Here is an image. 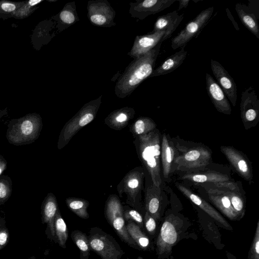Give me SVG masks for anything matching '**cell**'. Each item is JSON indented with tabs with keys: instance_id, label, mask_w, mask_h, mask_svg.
Listing matches in <instances>:
<instances>
[{
	"instance_id": "d4e9b609",
	"label": "cell",
	"mask_w": 259,
	"mask_h": 259,
	"mask_svg": "<svg viewBox=\"0 0 259 259\" xmlns=\"http://www.w3.org/2000/svg\"><path fill=\"white\" fill-rule=\"evenodd\" d=\"M185 46L182 47L180 51L170 56L158 68L154 69L150 77L167 74L178 68L187 57L188 52L185 50Z\"/></svg>"
},
{
	"instance_id": "f1b7e54d",
	"label": "cell",
	"mask_w": 259,
	"mask_h": 259,
	"mask_svg": "<svg viewBox=\"0 0 259 259\" xmlns=\"http://www.w3.org/2000/svg\"><path fill=\"white\" fill-rule=\"evenodd\" d=\"M156 128L154 121L148 117H139L131 125L130 131L134 137L147 134Z\"/></svg>"
},
{
	"instance_id": "44dd1931",
	"label": "cell",
	"mask_w": 259,
	"mask_h": 259,
	"mask_svg": "<svg viewBox=\"0 0 259 259\" xmlns=\"http://www.w3.org/2000/svg\"><path fill=\"white\" fill-rule=\"evenodd\" d=\"M184 18V14L179 15L177 11L159 17L156 20L152 32L164 31V41L170 37Z\"/></svg>"
},
{
	"instance_id": "4dcf8cb0",
	"label": "cell",
	"mask_w": 259,
	"mask_h": 259,
	"mask_svg": "<svg viewBox=\"0 0 259 259\" xmlns=\"http://www.w3.org/2000/svg\"><path fill=\"white\" fill-rule=\"evenodd\" d=\"M71 237L79 250V258L88 259L90 255L91 248L88 236L80 230H74Z\"/></svg>"
},
{
	"instance_id": "8d00e7d4",
	"label": "cell",
	"mask_w": 259,
	"mask_h": 259,
	"mask_svg": "<svg viewBox=\"0 0 259 259\" xmlns=\"http://www.w3.org/2000/svg\"><path fill=\"white\" fill-rule=\"evenodd\" d=\"M143 220L144 226L148 234L150 235H154L156 229V220L147 211L145 212Z\"/></svg>"
},
{
	"instance_id": "d6986e66",
	"label": "cell",
	"mask_w": 259,
	"mask_h": 259,
	"mask_svg": "<svg viewBox=\"0 0 259 259\" xmlns=\"http://www.w3.org/2000/svg\"><path fill=\"white\" fill-rule=\"evenodd\" d=\"M176 186L185 196L222 225L223 227L229 230L232 229L231 226L224 218L204 199L194 193L188 188L180 183H176Z\"/></svg>"
},
{
	"instance_id": "1f68e13d",
	"label": "cell",
	"mask_w": 259,
	"mask_h": 259,
	"mask_svg": "<svg viewBox=\"0 0 259 259\" xmlns=\"http://www.w3.org/2000/svg\"><path fill=\"white\" fill-rule=\"evenodd\" d=\"M54 226L57 242L60 246L65 248L68 236V229L66 223L61 216L59 209L57 210L55 215Z\"/></svg>"
},
{
	"instance_id": "9a60e30c",
	"label": "cell",
	"mask_w": 259,
	"mask_h": 259,
	"mask_svg": "<svg viewBox=\"0 0 259 259\" xmlns=\"http://www.w3.org/2000/svg\"><path fill=\"white\" fill-rule=\"evenodd\" d=\"M176 0L137 1L131 3L130 13L134 18L143 20L146 17L158 13L170 6Z\"/></svg>"
},
{
	"instance_id": "74e56055",
	"label": "cell",
	"mask_w": 259,
	"mask_h": 259,
	"mask_svg": "<svg viewBox=\"0 0 259 259\" xmlns=\"http://www.w3.org/2000/svg\"><path fill=\"white\" fill-rule=\"evenodd\" d=\"M11 189L5 181H0V204L5 202L9 197Z\"/></svg>"
},
{
	"instance_id": "3957f363",
	"label": "cell",
	"mask_w": 259,
	"mask_h": 259,
	"mask_svg": "<svg viewBox=\"0 0 259 259\" xmlns=\"http://www.w3.org/2000/svg\"><path fill=\"white\" fill-rule=\"evenodd\" d=\"M102 96L85 104L63 127L59 136L58 148L66 146L72 137L96 117L101 104Z\"/></svg>"
},
{
	"instance_id": "ba28073f",
	"label": "cell",
	"mask_w": 259,
	"mask_h": 259,
	"mask_svg": "<svg viewBox=\"0 0 259 259\" xmlns=\"http://www.w3.org/2000/svg\"><path fill=\"white\" fill-rule=\"evenodd\" d=\"M41 127V119L39 116L24 117L8 131V140L10 143L16 145L32 142L39 136Z\"/></svg>"
},
{
	"instance_id": "5b68a950",
	"label": "cell",
	"mask_w": 259,
	"mask_h": 259,
	"mask_svg": "<svg viewBox=\"0 0 259 259\" xmlns=\"http://www.w3.org/2000/svg\"><path fill=\"white\" fill-rule=\"evenodd\" d=\"M182 220L171 213L164 219L156 243V253L159 258H168L172 248L178 242L182 232Z\"/></svg>"
},
{
	"instance_id": "f6af8a7d",
	"label": "cell",
	"mask_w": 259,
	"mask_h": 259,
	"mask_svg": "<svg viewBox=\"0 0 259 259\" xmlns=\"http://www.w3.org/2000/svg\"><path fill=\"white\" fill-rule=\"evenodd\" d=\"M226 254L228 259H237L234 255L230 252H227Z\"/></svg>"
},
{
	"instance_id": "8fae6325",
	"label": "cell",
	"mask_w": 259,
	"mask_h": 259,
	"mask_svg": "<svg viewBox=\"0 0 259 259\" xmlns=\"http://www.w3.org/2000/svg\"><path fill=\"white\" fill-rule=\"evenodd\" d=\"M240 115L246 130L255 126L259 121V100L251 86L241 93Z\"/></svg>"
},
{
	"instance_id": "6da1fadb",
	"label": "cell",
	"mask_w": 259,
	"mask_h": 259,
	"mask_svg": "<svg viewBox=\"0 0 259 259\" xmlns=\"http://www.w3.org/2000/svg\"><path fill=\"white\" fill-rule=\"evenodd\" d=\"M162 42L142 57L135 59L119 77L115 94L119 98L130 95L145 79L150 76L159 54Z\"/></svg>"
},
{
	"instance_id": "cb8c5ba5",
	"label": "cell",
	"mask_w": 259,
	"mask_h": 259,
	"mask_svg": "<svg viewBox=\"0 0 259 259\" xmlns=\"http://www.w3.org/2000/svg\"><path fill=\"white\" fill-rule=\"evenodd\" d=\"M135 115V111L133 108L125 107L111 112L105 118L104 122L110 128L120 131L127 125Z\"/></svg>"
},
{
	"instance_id": "ee69618b",
	"label": "cell",
	"mask_w": 259,
	"mask_h": 259,
	"mask_svg": "<svg viewBox=\"0 0 259 259\" xmlns=\"http://www.w3.org/2000/svg\"><path fill=\"white\" fill-rule=\"evenodd\" d=\"M41 0H30L28 2V5L30 7H33L34 6L36 5L39 3L41 2Z\"/></svg>"
},
{
	"instance_id": "e575fe53",
	"label": "cell",
	"mask_w": 259,
	"mask_h": 259,
	"mask_svg": "<svg viewBox=\"0 0 259 259\" xmlns=\"http://www.w3.org/2000/svg\"><path fill=\"white\" fill-rule=\"evenodd\" d=\"M123 217L125 221L131 220L136 223L141 229L144 228L143 218L141 213L136 209L131 208L129 206H124Z\"/></svg>"
},
{
	"instance_id": "e0dca14e",
	"label": "cell",
	"mask_w": 259,
	"mask_h": 259,
	"mask_svg": "<svg viewBox=\"0 0 259 259\" xmlns=\"http://www.w3.org/2000/svg\"><path fill=\"white\" fill-rule=\"evenodd\" d=\"M165 34V31H161L137 36L128 55L134 59L142 57L158 44L162 42Z\"/></svg>"
},
{
	"instance_id": "d590c367",
	"label": "cell",
	"mask_w": 259,
	"mask_h": 259,
	"mask_svg": "<svg viewBox=\"0 0 259 259\" xmlns=\"http://www.w3.org/2000/svg\"><path fill=\"white\" fill-rule=\"evenodd\" d=\"M248 259H259V222L248 253Z\"/></svg>"
},
{
	"instance_id": "30bf717a",
	"label": "cell",
	"mask_w": 259,
	"mask_h": 259,
	"mask_svg": "<svg viewBox=\"0 0 259 259\" xmlns=\"http://www.w3.org/2000/svg\"><path fill=\"white\" fill-rule=\"evenodd\" d=\"M213 7L202 11L192 21L187 23L171 41V47L174 50L186 46L193 38L197 36L201 30L209 21L213 12Z\"/></svg>"
},
{
	"instance_id": "4316f807",
	"label": "cell",
	"mask_w": 259,
	"mask_h": 259,
	"mask_svg": "<svg viewBox=\"0 0 259 259\" xmlns=\"http://www.w3.org/2000/svg\"><path fill=\"white\" fill-rule=\"evenodd\" d=\"M181 178L183 180L198 184L231 181L230 178L228 176L215 171L187 173L183 175Z\"/></svg>"
},
{
	"instance_id": "83f0119b",
	"label": "cell",
	"mask_w": 259,
	"mask_h": 259,
	"mask_svg": "<svg viewBox=\"0 0 259 259\" xmlns=\"http://www.w3.org/2000/svg\"><path fill=\"white\" fill-rule=\"evenodd\" d=\"M126 227L130 237L140 250H148L150 249L151 242L149 237L136 223L128 220L127 221Z\"/></svg>"
},
{
	"instance_id": "ffe728a7",
	"label": "cell",
	"mask_w": 259,
	"mask_h": 259,
	"mask_svg": "<svg viewBox=\"0 0 259 259\" xmlns=\"http://www.w3.org/2000/svg\"><path fill=\"white\" fill-rule=\"evenodd\" d=\"M161 188L154 186L152 183L146 185L145 189L144 207L147 211L155 220L160 218L162 207Z\"/></svg>"
},
{
	"instance_id": "9c48e42d",
	"label": "cell",
	"mask_w": 259,
	"mask_h": 259,
	"mask_svg": "<svg viewBox=\"0 0 259 259\" xmlns=\"http://www.w3.org/2000/svg\"><path fill=\"white\" fill-rule=\"evenodd\" d=\"M211 151L202 146L189 148L177 155L174 167L177 170L193 171L204 168L211 161Z\"/></svg>"
},
{
	"instance_id": "7a4b0ae2",
	"label": "cell",
	"mask_w": 259,
	"mask_h": 259,
	"mask_svg": "<svg viewBox=\"0 0 259 259\" xmlns=\"http://www.w3.org/2000/svg\"><path fill=\"white\" fill-rule=\"evenodd\" d=\"M138 156L146 169L152 184L160 187L162 184L160 134L156 128L151 132L134 137Z\"/></svg>"
},
{
	"instance_id": "52a82bcc",
	"label": "cell",
	"mask_w": 259,
	"mask_h": 259,
	"mask_svg": "<svg viewBox=\"0 0 259 259\" xmlns=\"http://www.w3.org/2000/svg\"><path fill=\"white\" fill-rule=\"evenodd\" d=\"M104 214L121 241L131 247L140 250L128 233L123 217V207L117 195L111 194L108 196L105 202Z\"/></svg>"
},
{
	"instance_id": "7402d4cb",
	"label": "cell",
	"mask_w": 259,
	"mask_h": 259,
	"mask_svg": "<svg viewBox=\"0 0 259 259\" xmlns=\"http://www.w3.org/2000/svg\"><path fill=\"white\" fill-rule=\"evenodd\" d=\"M176 156L172 142L165 134H163L161 137L160 158L164 178H167L172 172Z\"/></svg>"
},
{
	"instance_id": "8992f818",
	"label": "cell",
	"mask_w": 259,
	"mask_h": 259,
	"mask_svg": "<svg viewBox=\"0 0 259 259\" xmlns=\"http://www.w3.org/2000/svg\"><path fill=\"white\" fill-rule=\"evenodd\" d=\"M88 238L91 249L102 259H121L125 253L112 235L98 227L90 229Z\"/></svg>"
},
{
	"instance_id": "277c9868",
	"label": "cell",
	"mask_w": 259,
	"mask_h": 259,
	"mask_svg": "<svg viewBox=\"0 0 259 259\" xmlns=\"http://www.w3.org/2000/svg\"><path fill=\"white\" fill-rule=\"evenodd\" d=\"M145 178L143 167H136L124 176L117 186L119 197L125 194L126 204L138 211L142 209L141 193Z\"/></svg>"
},
{
	"instance_id": "2e32d148",
	"label": "cell",
	"mask_w": 259,
	"mask_h": 259,
	"mask_svg": "<svg viewBox=\"0 0 259 259\" xmlns=\"http://www.w3.org/2000/svg\"><path fill=\"white\" fill-rule=\"evenodd\" d=\"M249 1L248 5L237 3L235 10L242 23L257 38H259V26L258 19V1Z\"/></svg>"
},
{
	"instance_id": "ab89813d",
	"label": "cell",
	"mask_w": 259,
	"mask_h": 259,
	"mask_svg": "<svg viewBox=\"0 0 259 259\" xmlns=\"http://www.w3.org/2000/svg\"><path fill=\"white\" fill-rule=\"evenodd\" d=\"M1 8L5 12H11L14 11L16 9V6L14 4L8 2H4L2 4Z\"/></svg>"
},
{
	"instance_id": "bcb514c9",
	"label": "cell",
	"mask_w": 259,
	"mask_h": 259,
	"mask_svg": "<svg viewBox=\"0 0 259 259\" xmlns=\"http://www.w3.org/2000/svg\"><path fill=\"white\" fill-rule=\"evenodd\" d=\"M126 259H130L129 258H127Z\"/></svg>"
},
{
	"instance_id": "b9f144b4",
	"label": "cell",
	"mask_w": 259,
	"mask_h": 259,
	"mask_svg": "<svg viewBox=\"0 0 259 259\" xmlns=\"http://www.w3.org/2000/svg\"><path fill=\"white\" fill-rule=\"evenodd\" d=\"M226 11H227V15H228L229 18L232 20V23L233 24L235 28H236V30H239V28L238 26V24L236 22V21L234 20L231 13H230V12L229 11V10L228 8L226 9Z\"/></svg>"
},
{
	"instance_id": "603a6c76",
	"label": "cell",
	"mask_w": 259,
	"mask_h": 259,
	"mask_svg": "<svg viewBox=\"0 0 259 259\" xmlns=\"http://www.w3.org/2000/svg\"><path fill=\"white\" fill-rule=\"evenodd\" d=\"M207 193L211 202L229 219L236 220L239 219L233 209L229 197L222 190L208 188Z\"/></svg>"
},
{
	"instance_id": "ac0fdd59",
	"label": "cell",
	"mask_w": 259,
	"mask_h": 259,
	"mask_svg": "<svg viewBox=\"0 0 259 259\" xmlns=\"http://www.w3.org/2000/svg\"><path fill=\"white\" fill-rule=\"evenodd\" d=\"M205 79L207 94L215 109L219 112L230 115L232 111L230 104L220 86L207 73Z\"/></svg>"
},
{
	"instance_id": "836d02e7",
	"label": "cell",
	"mask_w": 259,
	"mask_h": 259,
	"mask_svg": "<svg viewBox=\"0 0 259 259\" xmlns=\"http://www.w3.org/2000/svg\"><path fill=\"white\" fill-rule=\"evenodd\" d=\"M59 18L65 24L71 25L78 20L75 6L72 3L66 4L61 11Z\"/></svg>"
},
{
	"instance_id": "60d3db41",
	"label": "cell",
	"mask_w": 259,
	"mask_h": 259,
	"mask_svg": "<svg viewBox=\"0 0 259 259\" xmlns=\"http://www.w3.org/2000/svg\"><path fill=\"white\" fill-rule=\"evenodd\" d=\"M179 2V6L178 10H180L183 8H186L188 6L189 3L190 2L189 0H179L178 1Z\"/></svg>"
},
{
	"instance_id": "4fadbf2b",
	"label": "cell",
	"mask_w": 259,
	"mask_h": 259,
	"mask_svg": "<svg viewBox=\"0 0 259 259\" xmlns=\"http://www.w3.org/2000/svg\"><path fill=\"white\" fill-rule=\"evenodd\" d=\"M220 149L236 172L245 181H251L252 168L247 157L232 146H222Z\"/></svg>"
},
{
	"instance_id": "484cf974",
	"label": "cell",
	"mask_w": 259,
	"mask_h": 259,
	"mask_svg": "<svg viewBox=\"0 0 259 259\" xmlns=\"http://www.w3.org/2000/svg\"><path fill=\"white\" fill-rule=\"evenodd\" d=\"M59 209L57 199L52 193H48L46 197L42 207V220L47 225L51 236L57 241L54 226L56 213Z\"/></svg>"
},
{
	"instance_id": "f35d334b",
	"label": "cell",
	"mask_w": 259,
	"mask_h": 259,
	"mask_svg": "<svg viewBox=\"0 0 259 259\" xmlns=\"http://www.w3.org/2000/svg\"><path fill=\"white\" fill-rule=\"evenodd\" d=\"M9 233L6 228H0V250L5 247L8 243Z\"/></svg>"
},
{
	"instance_id": "f546056e",
	"label": "cell",
	"mask_w": 259,
	"mask_h": 259,
	"mask_svg": "<svg viewBox=\"0 0 259 259\" xmlns=\"http://www.w3.org/2000/svg\"><path fill=\"white\" fill-rule=\"evenodd\" d=\"M65 202L69 209L78 217L83 219L89 218L88 211L89 202L88 200L82 198L70 197L66 199Z\"/></svg>"
},
{
	"instance_id": "5bb4252c",
	"label": "cell",
	"mask_w": 259,
	"mask_h": 259,
	"mask_svg": "<svg viewBox=\"0 0 259 259\" xmlns=\"http://www.w3.org/2000/svg\"><path fill=\"white\" fill-rule=\"evenodd\" d=\"M210 66L217 82L230 100L233 106H235L237 102L236 84L228 71L219 62L213 59L210 60Z\"/></svg>"
},
{
	"instance_id": "7bdbcfd3",
	"label": "cell",
	"mask_w": 259,
	"mask_h": 259,
	"mask_svg": "<svg viewBox=\"0 0 259 259\" xmlns=\"http://www.w3.org/2000/svg\"><path fill=\"white\" fill-rule=\"evenodd\" d=\"M7 167V163L5 159L0 157V175L5 170Z\"/></svg>"
},
{
	"instance_id": "7c38bea8",
	"label": "cell",
	"mask_w": 259,
	"mask_h": 259,
	"mask_svg": "<svg viewBox=\"0 0 259 259\" xmlns=\"http://www.w3.org/2000/svg\"><path fill=\"white\" fill-rule=\"evenodd\" d=\"M87 10L88 18L93 24L101 27L115 25L113 22L115 12L107 1H89Z\"/></svg>"
},
{
	"instance_id": "d6a6232c",
	"label": "cell",
	"mask_w": 259,
	"mask_h": 259,
	"mask_svg": "<svg viewBox=\"0 0 259 259\" xmlns=\"http://www.w3.org/2000/svg\"><path fill=\"white\" fill-rule=\"evenodd\" d=\"M221 190L229 197L232 206L239 218L243 217L245 213V202L239 192L229 190Z\"/></svg>"
}]
</instances>
